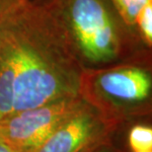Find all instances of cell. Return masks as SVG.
I'll return each instance as SVG.
<instances>
[{"mask_svg": "<svg viewBox=\"0 0 152 152\" xmlns=\"http://www.w3.org/2000/svg\"><path fill=\"white\" fill-rule=\"evenodd\" d=\"M0 35L14 71L12 114L80 95L84 68L44 6L26 1Z\"/></svg>", "mask_w": 152, "mask_h": 152, "instance_id": "6da1fadb", "label": "cell"}, {"mask_svg": "<svg viewBox=\"0 0 152 152\" xmlns=\"http://www.w3.org/2000/svg\"><path fill=\"white\" fill-rule=\"evenodd\" d=\"M84 69L151 62V50L129 29L111 0H39Z\"/></svg>", "mask_w": 152, "mask_h": 152, "instance_id": "7a4b0ae2", "label": "cell"}, {"mask_svg": "<svg viewBox=\"0 0 152 152\" xmlns=\"http://www.w3.org/2000/svg\"><path fill=\"white\" fill-rule=\"evenodd\" d=\"M80 95L112 118L117 114L148 108L152 95L151 62L84 69Z\"/></svg>", "mask_w": 152, "mask_h": 152, "instance_id": "3957f363", "label": "cell"}, {"mask_svg": "<svg viewBox=\"0 0 152 152\" xmlns=\"http://www.w3.org/2000/svg\"><path fill=\"white\" fill-rule=\"evenodd\" d=\"M85 103L79 95L12 114L0 121V141L16 152H34Z\"/></svg>", "mask_w": 152, "mask_h": 152, "instance_id": "277c9868", "label": "cell"}, {"mask_svg": "<svg viewBox=\"0 0 152 152\" xmlns=\"http://www.w3.org/2000/svg\"><path fill=\"white\" fill-rule=\"evenodd\" d=\"M109 118L86 102L34 152L90 151L109 133Z\"/></svg>", "mask_w": 152, "mask_h": 152, "instance_id": "5b68a950", "label": "cell"}, {"mask_svg": "<svg viewBox=\"0 0 152 152\" xmlns=\"http://www.w3.org/2000/svg\"><path fill=\"white\" fill-rule=\"evenodd\" d=\"M135 37L152 50V0H111Z\"/></svg>", "mask_w": 152, "mask_h": 152, "instance_id": "8992f818", "label": "cell"}, {"mask_svg": "<svg viewBox=\"0 0 152 152\" xmlns=\"http://www.w3.org/2000/svg\"><path fill=\"white\" fill-rule=\"evenodd\" d=\"M14 71L5 41L0 35V121L13 113Z\"/></svg>", "mask_w": 152, "mask_h": 152, "instance_id": "52a82bcc", "label": "cell"}, {"mask_svg": "<svg viewBox=\"0 0 152 152\" xmlns=\"http://www.w3.org/2000/svg\"><path fill=\"white\" fill-rule=\"evenodd\" d=\"M129 143L133 152L152 150V129L150 126H134L129 134Z\"/></svg>", "mask_w": 152, "mask_h": 152, "instance_id": "ba28073f", "label": "cell"}, {"mask_svg": "<svg viewBox=\"0 0 152 152\" xmlns=\"http://www.w3.org/2000/svg\"><path fill=\"white\" fill-rule=\"evenodd\" d=\"M26 1L29 0H0V29Z\"/></svg>", "mask_w": 152, "mask_h": 152, "instance_id": "9c48e42d", "label": "cell"}, {"mask_svg": "<svg viewBox=\"0 0 152 152\" xmlns=\"http://www.w3.org/2000/svg\"><path fill=\"white\" fill-rule=\"evenodd\" d=\"M0 152H16V151H14L12 148H10L6 144L3 143V142L0 141Z\"/></svg>", "mask_w": 152, "mask_h": 152, "instance_id": "30bf717a", "label": "cell"}, {"mask_svg": "<svg viewBox=\"0 0 152 152\" xmlns=\"http://www.w3.org/2000/svg\"><path fill=\"white\" fill-rule=\"evenodd\" d=\"M29 1H32V2H39V0H29Z\"/></svg>", "mask_w": 152, "mask_h": 152, "instance_id": "8fae6325", "label": "cell"}, {"mask_svg": "<svg viewBox=\"0 0 152 152\" xmlns=\"http://www.w3.org/2000/svg\"><path fill=\"white\" fill-rule=\"evenodd\" d=\"M138 152H152V150L151 151H138Z\"/></svg>", "mask_w": 152, "mask_h": 152, "instance_id": "7c38bea8", "label": "cell"}]
</instances>
